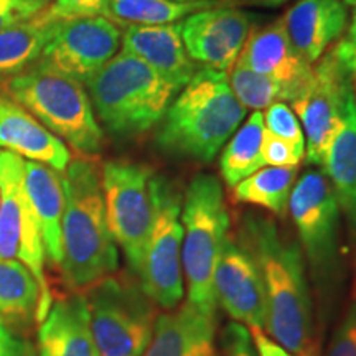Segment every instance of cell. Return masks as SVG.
I'll return each mask as SVG.
<instances>
[{"label":"cell","mask_w":356,"mask_h":356,"mask_svg":"<svg viewBox=\"0 0 356 356\" xmlns=\"http://www.w3.org/2000/svg\"><path fill=\"white\" fill-rule=\"evenodd\" d=\"M239 239L254 256L264 284L266 328L275 343L297 356H315L314 305L299 243L274 220L248 213Z\"/></svg>","instance_id":"cell-1"},{"label":"cell","mask_w":356,"mask_h":356,"mask_svg":"<svg viewBox=\"0 0 356 356\" xmlns=\"http://www.w3.org/2000/svg\"><path fill=\"white\" fill-rule=\"evenodd\" d=\"M248 109L234 96L228 73L200 68L178 91L159 122L155 144L178 159L208 163L241 126Z\"/></svg>","instance_id":"cell-2"},{"label":"cell","mask_w":356,"mask_h":356,"mask_svg":"<svg viewBox=\"0 0 356 356\" xmlns=\"http://www.w3.org/2000/svg\"><path fill=\"white\" fill-rule=\"evenodd\" d=\"M65 211L61 222V270L74 291H86L119 267L118 244L106 220L101 170L88 157L71 160L61 173Z\"/></svg>","instance_id":"cell-3"},{"label":"cell","mask_w":356,"mask_h":356,"mask_svg":"<svg viewBox=\"0 0 356 356\" xmlns=\"http://www.w3.org/2000/svg\"><path fill=\"white\" fill-rule=\"evenodd\" d=\"M97 121L118 137L159 126L178 91L139 58L119 51L86 84Z\"/></svg>","instance_id":"cell-4"},{"label":"cell","mask_w":356,"mask_h":356,"mask_svg":"<svg viewBox=\"0 0 356 356\" xmlns=\"http://www.w3.org/2000/svg\"><path fill=\"white\" fill-rule=\"evenodd\" d=\"M2 89L78 154L101 152L104 132L83 83L33 65L7 79Z\"/></svg>","instance_id":"cell-5"},{"label":"cell","mask_w":356,"mask_h":356,"mask_svg":"<svg viewBox=\"0 0 356 356\" xmlns=\"http://www.w3.org/2000/svg\"><path fill=\"white\" fill-rule=\"evenodd\" d=\"M181 270L188 302L215 315L213 277L221 246L229 233V213L225 191L216 177L200 173L190 181L181 204Z\"/></svg>","instance_id":"cell-6"},{"label":"cell","mask_w":356,"mask_h":356,"mask_svg":"<svg viewBox=\"0 0 356 356\" xmlns=\"http://www.w3.org/2000/svg\"><path fill=\"white\" fill-rule=\"evenodd\" d=\"M91 328L101 356H140L152 338L157 305L140 282L101 279L86 289Z\"/></svg>","instance_id":"cell-7"},{"label":"cell","mask_w":356,"mask_h":356,"mask_svg":"<svg viewBox=\"0 0 356 356\" xmlns=\"http://www.w3.org/2000/svg\"><path fill=\"white\" fill-rule=\"evenodd\" d=\"M152 226L137 277L147 296L162 309L173 310L184 299L181 270V195L167 177L150 178Z\"/></svg>","instance_id":"cell-8"},{"label":"cell","mask_w":356,"mask_h":356,"mask_svg":"<svg viewBox=\"0 0 356 356\" xmlns=\"http://www.w3.org/2000/svg\"><path fill=\"white\" fill-rule=\"evenodd\" d=\"M0 259L19 261L35 275L40 287V323L53 304L44 274L42 229L25 188V160L7 150H0Z\"/></svg>","instance_id":"cell-9"},{"label":"cell","mask_w":356,"mask_h":356,"mask_svg":"<svg viewBox=\"0 0 356 356\" xmlns=\"http://www.w3.org/2000/svg\"><path fill=\"white\" fill-rule=\"evenodd\" d=\"M300 248L315 282L327 286L340 273V207L323 170H307L289 198Z\"/></svg>","instance_id":"cell-10"},{"label":"cell","mask_w":356,"mask_h":356,"mask_svg":"<svg viewBox=\"0 0 356 356\" xmlns=\"http://www.w3.org/2000/svg\"><path fill=\"white\" fill-rule=\"evenodd\" d=\"M150 178L152 170L149 167L127 160H109L101 168V190L109 231L137 275L142 269L152 226Z\"/></svg>","instance_id":"cell-11"},{"label":"cell","mask_w":356,"mask_h":356,"mask_svg":"<svg viewBox=\"0 0 356 356\" xmlns=\"http://www.w3.org/2000/svg\"><path fill=\"white\" fill-rule=\"evenodd\" d=\"M122 30L106 17L61 22L35 65L86 84L119 53Z\"/></svg>","instance_id":"cell-12"},{"label":"cell","mask_w":356,"mask_h":356,"mask_svg":"<svg viewBox=\"0 0 356 356\" xmlns=\"http://www.w3.org/2000/svg\"><path fill=\"white\" fill-rule=\"evenodd\" d=\"M350 86L351 78L343 73L330 50L314 66V76L305 91L292 101L293 113L305 136V160L309 165L322 167L327 147L341 121Z\"/></svg>","instance_id":"cell-13"},{"label":"cell","mask_w":356,"mask_h":356,"mask_svg":"<svg viewBox=\"0 0 356 356\" xmlns=\"http://www.w3.org/2000/svg\"><path fill=\"white\" fill-rule=\"evenodd\" d=\"M180 26L186 53L195 63L228 73L251 32L252 15L238 7L213 6L191 13Z\"/></svg>","instance_id":"cell-14"},{"label":"cell","mask_w":356,"mask_h":356,"mask_svg":"<svg viewBox=\"0 0 356 356\" xmlns=\"http://www.w3.org/2000/svg\"><path fill=\"white\" fill-rule=\"evenodd\" d=\"M216 304L225 309L234 322L249 330L266 328L264 284L254 256L241 239L233 234L222 241L215 277H213Z\"/></svg>","instance_id":"cell-15"},{"label":"cell","mask_w":356,"mask_h":356,"mask_svg":"<svg viewBox=\"0 0 356 356\" xmlns=\"http://www.w3.org/2000/svg\"><path fill=\"white\" fill-rule=\"evenodd\" d=\"M238 60L277 81L286 89L289 102L296 101L305 91L314 76V65L293 48L282 19L262 26L252 25Z\"/></svg>","instance_id":"cell-16"},{"label":"cell","mask_w":356,"mask_h":356,"mask_svg":"<svg viewBox=\"0 0 356 356\" xmlns=\"http://www.w3.org/2000/svg\"><path fill=\"white\" fill-rule=\"evenodd\" d=\"M0 149L22 159L43 163L63 173L71 152L60 137L48 131L24 106L0 88Z\"/></svg>","instance_id":"cell-17"},{"label":"cell","mask_w":356,"mask_h":356,"mask_svg":"<svg viewBox=\"0 0 356 356\" xmlns=\"http://www.w3.org/2000/svg\"><path fill=\"white\" fill-rule=\"evenodd\" d=\"M293 48L315 65L343 38L348 29V8L343 0H297L282 17Z\"/></svg>","instance_id":"cell-18"},{"label":"cell","mask_w":356,"mask_h":356,"mask_svg":"<svg viewBox=\"0 0 356 356\" xmlns=\"http://www.w3.org/2000/svg\"><path fill=\"white\" fill-rule=\"evenodd\" d=\"M121 44L124 53L149 65L177 91L185 88L202 68L186 53L180 22L157 26H127L122 32Z\"/></svg>","instance_id":"cell-19"},{"label":"cell","mask_w":356,"mask_h":356,"mask_svg":"<svg viewBox=\"0 0 356 356\" xmlns=\"http://www.w3.org/2000/svg\"><path fill=\"white\" fill-rule=\"evenodd\" d=\"M140 356H218L215 315L188 300L159 315L150 343Z\"/></svg>","instance_id":"cell-20"},{"label":"cell","mask_w":356,"mask_h":356,"mask_svg":"<svg viewBox=\"0 0 356 356\" xmlns=\"http://www.w3.org/2000/svg\"><path fill=\"white\" fill-rule=\"evenodd\" d=\"M37 356H101L86 297L73 293L53 302L47 317L40 322Z\"/></svg>","instance_id":"cell-21"},{"label":"cell","mask_w":356,"mask_h":356,"mask_svg":"<svg viewBox=\"0 0 356 356\" xmlns=\"http://www.w3.org/2000/svg\"><path fill=\"white\" fill-rule=\"evenodd\" d=\"M322 168L356 241V97L353 83L346 91L341 121L327 147Z\"/></svg>","instance_id":"cell-22"},{"label":"cell","mask_w":356,"mask_h":356,"mask_svg":"<svg viewBox=\"0 0 356 356\" xmlns=\"http://www.w3.org/2000/svg\"><path fill=\"white\" fill-rule=\"evenodd\" d=\"M25 188L42 229L44 257L60 267L63 259L61 222L65 211V191L61 173L43 163L25 160Z\"/></svg>","instance_id":"cell-23"},{"label":"cell","mask_w":356,"mask_h":356,"mask_svg":"<svg viewBox=\"0 0 356 356\" xmlns=\"http://www.w3.org/2000/svg\"><path fill=\"white\" fill-rule=\"evenodd\" d=\"M60 25L47 7L33 19L0 32V81L32 68Z\"/></svg>","instance_id":"cell-24"},{"label":"cell","mask_w":356,"mask_h":356,"mask_svg":"<svg viewBox=\"0 0 356 356\" xmlns=\"http://www.w3.org/2000/svg\"><path fill=\"white\" fill-rule=\"evenodd\" d=\"M264 132L262 111H252L226 142L220 157V172L226 185L236 186L244 178L264 167L261 155Z\"/></svg>","instance_id":"cell-25"},{"label":"cell","mask_w":356,"mask_h":356,"mask_svg":"<svg viewBox=\"0 0 356 356\" xmlns=\"http://www.w3.org/2000/svg\"><path fill=\"white\" fill-rule=\"evenodd\" d=\"M297 167H262L233 186L236 203L252 204L284 218L296 185Z\"/></svg>","instance_id":"cell-26"},{"label":"cell","mask_w":356,"mask_h":356,"mask_svg":"<svg viewBox=\"0 0 356 356\" xmlns=\"http://www.w3.org/2000/svg\"><path fill=\"white\" fill-rule=\"evenodd\" d=\"M216 6V2L177 0H109L104 17L121 29L178 24L191 13Z\"/></svg>","instance_id":"cell-27"},{"label":"cell","mask_w":356,"mask_h":356,"mask_svg":"<svg viewBox=\"0 0 356 356\" xmlns=\"http://www.w3.org/2000/svg\"><path fill=\"white\" fill-rule=\"evenodd\" d=\"M40 287L35 275L19 261L0 259V318L24 325L37 318Z\"/></svg>","instance_id":"cell-28"},{"label":"cell","mask_w":356,"mask_h":356,"mask_svg":"<svg viewBox=\"0 0 356 356\" xmlns=\"http://www.w3.org/2000/svg\"><path fill=\"white\" fill-rule=\"evenodd\" d=\"M228 83L246 109L264 111L274 102H289L286 89L277 81L248 68L239 60L228 71Z\"/></svg>","instance_id":"cell-29"},{"label":"cell","mask_w":356,"mask_h":356,"mask_svg":"<svg viewBox=\"0 0 356 356\" xmlns=\"http://www.w3.org/2000/svg\"><path fill=\"white\" fill-rule=\"evenodd\" d=\"M262 118H264V127L267 132L305 150V136L302 131L300 121L297 119L293 109L289 108L287 102L270 104L269 108L264 109Z\"/></svg>","instance_id":"cell-30"},{"label":"cell","mask_w":356,"mask_h":356,"mask_svg":"<svg viewBox=\"0 0 356 356\" xmlns=\"http://www.w3.org/2000/svg\"><path fill=\"white\" fill-rule=\"evenodd\" d=\"M261 155L264 167H299L305 159V150L266 131Z\"/></svg>","instance_id":"cell-31"},{"label":"cell","mask_w":356,"mask_h":356,"mask_svg":"<svg viewBox=\"0 0 356 356\" xmlns=\"http://www.w3.org/2000/svg\"><path fill=\"white\" fill-rule=\"evenodd\" d=\"M108 2L109 0H55L48 6V12L60 22L104 17Z\"/></svg>","instance_id":"cell-32"},{"label":"cell","mask_w":356,"mask_h":356,"mask_svg":"<svg viewBox=\"0 0 356 356\" xmlns=\"http://www.w3.org/2000/svg\"><path fill=\"white\" fill-rule=\"evenodd\" d=\"M47 7L43 0H0V32L33 19Z\"/></svg>","instance_id":"cell-33"},{"label":"cell","mask_w":356,"mask_h":356,"mask_svg":"<svg viewBox=\"0 0 356 356\" xmlns=\"http://www.w3.org/2000/svg\"><path fill=\"white\" fill-rule=\"evenodd\" d=\"M323 356H356V299L337 327Z\"/></svg>","instance_id":"cell-34"},{"label":"cell","mask_w":356,"mask_h":356,"mask_svg":"<svg viewBox=\"0 0 356 356\" xmlns=\"http://www.w3.org/2000/svg\"><path fill=\"white\" fill-rule=\"evenodd\" d=\"M222 356H257L251 332L244 325L233 322L226 325L221 333Z\"/></svg>","instance_id":"cell-35"},{"label":"cell","mask_w":356,"mask_h":356,"mask_svg":"<svg viewBox=\"0 0 356 356\" xmlns=\"http://www.w3.org/2000/svg\"><path fill=\"white\" fill-rule=\"evenodd\" d=\"M332 53L346 76L356 79V40L341 38L332 48Z\"/></svg>","instance_id":"cell-36"},{"label":"cell","mask_w":356,"mask_h":356,"mask_svg":"<svg viewBox=\"0 0 356 356\" xmlns=\"http://www.w3.org/2000/svg\"><path fill=\"white\" fill-rule=\"evenodd\" d=\"M0 356H25V343L0 318Z\"/></svg>","instance_id":"cell-37"},{"label":"cell","mask_w":356,"mask_h":356,"mask_svg":"<svg viewBox=\"0 0 356 356\" xmlns=\"http://www.w3.org/2000/svg\"><path fill=\"white\" fill-rule=\"evenodd\" d=\"M251 332L252 341H254L257 356H297L291 351L275 343L270 337H267L262 330H249Z\"/></svg>","instance_id":"cell-38"},{"label":"cell","mask_w":356,"mask_h":356,"mask_svg":"<svg viewBox=\"0 0 356 356\" xmlns=\"http://www.w3.org/2000/svg\"><path fill=\"white\" fill-rule=\"evenodd\" d=\"M348 8V29H346L345 40H356V0H343Z\"/></svg>","instance_id":"cell-39"},{"label":"cell","mask_w":356,"mask_h":356,"mask_svg":"<svg viewBox=\"0 0 356 356\" xmlns=\"http://www.w3.org/2000/svg\"><path fill=\"white\" fill-rule=\"evenodd\" d=\"M254 6H259V7H280L284 6V3H287L289 0H251Z\"/></svg>","instance_id":"cell-40"},{"label":"cell","mask_w":356,"mask_h":356,"mask_svg":"<svg viewBox=\"0 0 356 356\" xmlns=\"http://www.w3.org/2000/svg\"><path fill=\"white\" fill-rule=\"evenodd\" d=\"M177 2H222V0H177Z\"/></svg>","instance_id":"cell-41"},{"label":"cell","mask_w":356,"mask_h":356,"mask_svg":"<svg viewBox=\"0 0 356 356\" xmlns=\"http://www.w3.org/2000/svg\"><path fill=\"white\" fill-rule=\"evenodd\" d=\"M351 83H353V91H355V97H356V79H351Z\"/></svg>","instance_id":"cell-42"},{"label":"cell","mask_w":356,"mask_h":356,"mask_svg":"<svg viewBox=\"0 0 356 356\" xmlns=\"http://www.w3.org/2000/svg\"><path fill=\"white\" fill-rule=\"evenodd\" d=\"M43 2H50V0H43Z\"/></svg>","instance_id":"cell-43"}]
</instances>
